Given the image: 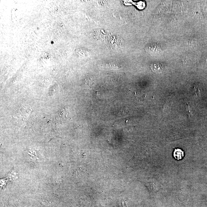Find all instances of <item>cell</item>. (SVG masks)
Returning <instances> with one entry per match:
<instances>
[{
	"label": "cell",
	"mask_w": 207,
	"mask_h": 207,
	"mask_svg": "<svg viewBox=\"0 0 207 207\" xmlns=\"http://www.w3.org/2000/svg\"><path fill=\"white\" fill-rule=\"evenodd\" d=\"M173 155L176 160H180L183 158L184 156V152L182 150L180 149H175Z\"/></svg>",
	"instance_id": "obj_1"
}]
</instances>
